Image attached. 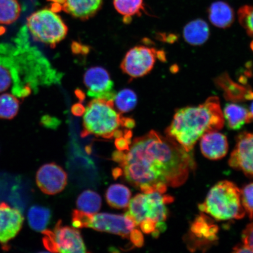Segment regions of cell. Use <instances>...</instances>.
I'll return each mask as SVG.
<instances>
[{
  "label": "cell",
  "instance_id": "6da1fadb",
  "mask_svg": "<svg viewBox=\"0 0 253 253\" xmlns=\"http://www.w3.org/2000/svg\"><path fill=\"white\" fill-rule=\"evenodd\" d=\"M127 151L120 166L126 181L145 194L181 186L196 167L192 152L156 131L135 138Z\"/></svg>",
  "mask_w": 253,
  "mask_h": 253
},
{
  "label": "cell",
  "instance_id": "7a4b0ae2",
  "mask_svg": "<svg viewBox=\"0 0 253 253\" xmlns=\"http://www.w3.org/2000/svg\"><path fill=\"white\" fill-rule=\"evenodd\" d=\"M224 122L219 100L211 96L201 105L177 110L166 134L190 153L202 136L220 130Z\"/></svg>",
  "mask_w": 253,
  "mask_h": 253
},
{
  "label": "cell",
  "instance_id": "3957f363",
  "mask_svg": "<svg viewBox=\"0 0 253 253\" xmlns=\"http://www.w3.org/2000/svg\"><path fill=\"white\" fill-rule=\"evenodd\" d=\"M199 209L216 220L241 219L246 214L242 205L241 190L229 181L215 184L203 203L199 205Z\"/></svg>",
  "mask_w": 253,
  "mask_h": 253
},
{
  "label": "cell",
  "instance_id": "277c9868",
  "mask_svg": "<svg viewBox=\"0 0 253 253\" xmlns=\"http://www.w3.org/2000/svg\"><path fill=\"white\" fill-rule=\"evenodd\" d=\"M123 117L117 112L113 100L94 99L84 114V130L82 135L94 134L110 139L122 125Z\"/></svg>",
  "mask_w": 253,
  "mask_h": 253
},
{
  "label": "cell",
  "instance_id": "5b68a950",
  "mask_svg": "<svg viewBox=\"0 0 253 253\" xmlns=\"http://www.w3.org/2000/svg\"><path fill=\"white\" fill-rule=\"evenodd\" d=\"M27 27L35 40L52 47L61 42L68 32L64 21L52 9L34 12L28 18Z\"/></svg>",
  "mask_w": 253,
  "mask_h": 253
},
{
  "label": "cell",
  "instance_id": "8992f818",
  "mask_svg": "<svg viewBox=\"0 0 253 253\" xmlns=\"http://www.w3.org/2000/svg\"><path fill=\"white\" fill-rule=\"evenodd\" d=\"M43 243L46 249L52 252L64 253H86V248L80 232L68 226H62V221L56 224L53 232H42Z\"/></svg>",
  "mask_w": 253,
  "mask_h": 253
},
{
  "label": "cell",
  "instance_id": "52a82bcc",
  "mask_svg": "<svg viewBox=\"0 0 253 253\" xmlns=\"http://www.w3.org/2000/svg\"><path fill=\"white\" fill-rule=\"evenodd\" d=\"M157 52L153 48L137 46L128 50L121 64L123 72L131 78L144 77L153 69Z\"/></svg>",
  "mask_w": 253,
  "mask_h": 253
},
{
  "label": "cell",
  "instance_id": "ba28073f",
  "mask_svg": "<svg viewBox=\"0 0 253 253\" xmlns=\"http://www.w3.org/2000/svg\"><path fill=\"white\" fill-rule=\"evenodd\" d=\"M136 226L134 220L127 212L124 215L101 213L91 214L88 227L128 239Z\"/></svg>",
  "mask_w": 253,
  "mask_h": 253
},
{
  "label": "cell",
  "instance_id": "9c48e42d",
  "mask_svg": "<svg viewBox=\"0 0 253 253\" xmlns=\"http://www.w3.org/2000/svg\"><path fill=\"white\" fill-rule=\"evenodd\" d=\"M229 164L246 176L253 177V132H242L237 135Z\"/></svg>",
  "mask_w": 253,
  "mask_h": 253
},
{
  "label": "cell",
  "instance_id": "30bf717a",
  "mask_svg": "<svg viewBox=\"0 0 253 253\" xmlns=\"http://www.w3.org/2000/svg\"><path fill=\"white\" fill-rule=\"evenodd\" d=\"M84 83L88 96L94 99L113 100L115 96L113 82L105 69L95 66L88 69L84 76Z\"/></svg>",
  "mask_w": 253,
  "mask_h": 253
},
{
  "label": "cell",
  "instance_id": "8fae6325",
  "mask_svg": "<svg viewBox=\"0 0 253 253\" xmlns=\"http://www.w3.org/2000/svg\"><path fill=\"white\" fill-rule=\"evenodd\" d=\"M67 173L55 163L41 167L36 175L38 186L47 195H55L62 192L67 184Z\"/></svg>",
  "mask_w": 253,
  "mask_h": 253
},
{
  "label": "cell",
  "instance_id": "7c38bea8",
  "mask_svg": "<svg viewBox=\"0 0 253 253\" xmlns=\"http://www.w3.org/2000/svg\"><path fill=\"white\" fill-rule=\"evenodd\" d=\"M23 221V215L17 209L0 202V243L4 248L20 232Z\"/></svg>",
  "mask_w": 253,
  "mask_h": 253
},
{
  "label": "cell",
  "instance_id": "4fadbf2b",
  "mask_svg": "<svg viewBox=\"0 0 253 253\" xmlns=\"http://www.w3.org/2000/svg\"><path fill=\"white\" fill-rule=\"evenodd\" d=\"M56 8L81 20L89 19L99 10L103 0H50Z\"/></svg>",
  "mask_w": 253,
  "mask_h": 253
},
{
  "label": "cell",
  "instance_id": "5bb4252c",
  "mask_svg": "<svg viewBox=\"0 0 253 253\" xmlns=\"http://www.w3.org/2000/svg\"><path fill=\"white\" fill-rule=\"evenodd\" d=\"M202 154L211 160L223 158L228 152L229 145L226 135L218 131L209 132L200 139Z\"/></svg>",
  "mask_w": 253,
  "mask_h": 253
},
{
  "label": "cell",
  "instance_id": "9a60e30c",
  "mask_svg": "<svg viewBox=\"0 0 253 253\" xmlns=\"http://www.w3.org/2000/svg\"><path fill=\"white\" fill-rule=\"evenodd\" d=\"M223 118L227 127L239 130L243 126L253 122L251 111L246 107L236 103H227L223 110Z\"/></svg>",
  "mask_w": 253,
  "mask_h": 253
},
{
  "label": "cell",
  "instance_id": "2e32d148",
  "mask_svg": "<svg viewBox=\"0 0 253 253\" xmlns=\"http://www.w3.org/2000/svg\"><path fill=\"white\" fill-rule=\"evenodd\" d=\"M209 18L211 23L218 28H227L235 20V14L232 7L223 1L213 3L209 9Z\"/></svg>",
  "mask_w": 253,
  "mask_h": 253
},
{
  "label": "cell",
  "instance_id": "e0dca14e",
  "mask_svg": "<svg viewBox=\"0 0 253 253\" xmlns=\"http://www.w3.org/2000/svg\"><path fill=\"white\" fill-rule=\"evenodd\" d=\"M210 31L208 25L204 20L198 19L190 22L183 29V37L192 45H201L210 37Z\"/></svg>",
  "mask_w": 253,
  "mask_h": 253
},
{
  "label": "cell",
  "instance_id": "ac0fdd59",
  "mask_svg": "<svg viewBox=\"0 0 253 253\" xmlns=\"http://www.w3.org/2000/svg\"><path fill=\"white\" fill-rule=\"evenodd\" d=\"M218 227L207 216L202 214L197 217L191 227L192 235L202 242H212L217 239Z\"/></svg>",
  "mask_w": 253,
  "mask_h": 253
},
{
  "label": "cell",
  "instance_id": "d6986e66",
  "mask_svg": "<svg viewBox=\"0 0 253 253\" xmlns=\"http://www.w3.org/2000/svg\"><path fill=\"white\" fill-rule=\"evenodd\" d=\"M131 196L130 190L126 186L122 184H114L107 190L106 198L111 207L124 209L128 207Z\"/></svg>",
  "mask_w": 253,
  "mask_h": 253
},
{
  "label": "cell",
  "instance_id": "ffe728a7",
  "mask_svg": "<svg viewBox=\"0 0 253 253\" xmlns=\"http://www.w3.org/2000/svg\"><path fill=\"white\" fill-rule=\"evenodd\" d=\"M51 217V213L49 209L45 207L34 206L31 207L28 213V223L32 229L37 232H43Z\"/></svg>",
  "mask_w": 253,
  "mask_h": 253
},
{
  "label": "cell",
  "instance_id": "44dd1931",
  "mask_svg": "<svg viewBox=\"0 0 253 253\" xmlns=\"http://www.w3.org/2000/svg\"><path fill=\"white\" fill-rule=\"evenodd\" d=\"M79 211L87 214L96 213L102 206V199L96 192L86 190L79 195L77 201Z\"/></svg>",
  "mask_w": 253,
  "mask_h": 253
},
{
  "label": "cell",
  "instance_id": "7402d4cb",
  "mask_svg": "<svg viewBox=\"0 0 253 253\" xmlns=\"http://www.w3.org/2000/svg\"><path fill=\"white\" fill-rule=\"evenodd\" d=\"M113 4L116 11L124 16L128 23L131 17L135 15H140L144 10L143 0H113Z\"/></svg>",
  "mask_w": 253,
  "mask_h": 253
},
{
  "label": "cell",
  "instance_id": "603a6c76",
  "mask_svg": "<svg viewBox=\"0 0 253 253\" xmlns=\"http://www.w3.org/2000/svg\"><path fill=\"white\" fill-rule=\"evenodd\" d=\"M21 8L17 0H0V24H11L20 17Z\"/></svg>",
  "mask_w": 253,
  "mask_h": 253
},
{
  "label": "cell",
  "instance_id": "cb8c5ba5",
  "mask_svg": "<svg viewBox=\"0 0 253 253\" xmlns=\"http://www.w3.org/2000/svg\"><path fill=\"white\" fill-rule=\"evenodd\" d=\"M113 103L119 112L128 113L134 109L137 103V94L133 90L125 88L115 95Z\"/></svg>",
  "mask_w": 253,
  "mask_h": 253
},
{
  "label": "cell",
  "instance_id": "d4e9b609",
  "mask_svg": "<svg viewBox=\"0 0 253 253\" xmlns=\"http://www.w3.org/2000/svg\"><path fill=\"white\" fill-rule=\"evenodd\" d=\"M19 107V101L14 95L9 93L0 95V118H14L17 115Z\"/></svg>",
  "mask_w": 253,
  "mask_h": 253
},
{
  "label": "cell",
  "instance_id": "484cf974",
  "mask_svg": "<svg viewBox=\"0 0 253 253\" xmlns=\"http://www.w3.org/2000/svg\"><path fill=\"white\" fill-rule=\"evenodd\" d=\"M239 19L242 25L250 36L253 37V7L245 5L240 8Z\"/></svg>",
  "mask_w": 253,
  "mask_h": 253
},
{
  "label": "cell",
  "instance_id": "4316f807",
  "mask_svg": "<svg viewBox=\"0 0 253 253\" xmlns=\"http://www.w3.org/2000/svg\"><path fill=\"white\" fill-rule=\"evenodd\" d=\"M241 199L246 214L250 219H253V182L249 183L241 189Z\"/></svg>",
  "mask_w": 253,
  "mask_h": 253
},
{
  "label": "cell",
  "instance_id": "83f0119b",
  "mask_svg": "<svg viewBox=\"0 0 253 253\" xmlns=\"http://www.w3.org/2000/svg\"><path fill=\"white\" fill-rule=\"evenodd\" d=\"M13 82L11 72L7 66L0 63V93L8 89Z\"/></svg>",
  "mask_w": 253,
  "mask_h": 253
},
{
  "label": "cell",
  "instance_id": "f1b7e54d",
  "mask_svg": "<svg viewBox=\"0 0 253 253\" xmlns=\"http://www.w3.org/2000/svg\"><path fill=\"white\" fill-rule=\"evenodd\" d=\"M91 214H87L84 211L74 210L72 213V224L75 228L80 229L88 227Z\"/></svg>",
  "mask_w": 253,
  "mask_h": 253
},
{
  "label": "cell",
  "instance_id": "f546056e",
  "mask_svg": "<svg viewBox=\"0 0 253 253\" xmlns=\"http://www.w3.org/2000/svg\"><path fill=\"white\" fill-rule=\"evenodd\" d=\"M242 243L253 253V221L249 223L242 233Z\"/></svg>",
  "mask_w": 253,
  "mask_h": 253
},
{
  "label": "cell",
  "instance_id": "4dcf8cb0",
  "mask_svg": "<svg viewBox=\"0 0 253 253\" xmlns=\"http://www.w3.org/2000/svg\"><path fill=\"white\" fill-rule=\"evenodd\" d=\"M129 237L132 244H133L137 248H141L144 245V237L140 230L138 229L132 230L129 234Z\"/></svg>",
  "mask_w": 253,
  "mask_h": 253
},
{
  "label": "cell",
  "instance_id": "1f68e13d",
  "mask_svg": "<svg viewBox=\"0 0 253 253\" xmlns=\"http://www.w3.org/2000/svg\"><path fill=\"white\" fill-rule=\"evenodd\" d=\"M139 225H140L142 232L145 234H150L156 230L157 223L153 220L145 219L142 220Z\"/></svg>",
  "mask_w": 253,
  "mask_h": 253
},
{
  "label": "cell",
  "instance_id": "d6a6232c",
  "mask_svg": "<svg viewBox=\"0 0 253 253\" xmlns=\"http://www.w3.org/2000/svg\"><path fill=\"white\" fill-rule=\"evenodd\" d=\"M115 145L117 149L119 151H128L129 149L128 141L122 137L116 138Z\"/></svg>",
  "mask_w": 253,
  "mask_h": 253
},
{
  "label": "cell",
  "instance_id": "836d02e7",
  "mask_svg": "<svg viewBox=\"0 0 253 253\" xmlns=\"http://www.w3.org/2000/svg\"><path fill=\"white\" fill-rule=\"evenodd\" d=\"M126 154L123 153L122 151H116L114 152L112 155L113 160L116 161V162L119 163L120 164H122L125 160Z\"/></svg>",
  "mask_w": 253,
  "mask_h": 253
},
{
  "label": "cell",
  "instance_id": "e575fe53",
  "mask_svg": "<svg viewBox=\"0 0 253 253\" xmlns=\"http://www.w3.org/2000/svg\"><path fill=\"white\" fill-rule=\"evenodd\" d=\"M85 108L81 103L75 104L72 108V112L76 116H81L84 115Z\"/></svg>",
  "mask_w": 253,
  "mask_h": 253
},
{
  "label": "cell",
  "instance_id": "d590c367",
  "mask_svg": "<svg viewBox=\"0 0 253 253\" xmlns=\"http://www.w3.org/2000/svg\"><path fill=\"white\" fill-rule=\"evenodd\" d=\"M234 253H253L251 249H250L248 246L243 244L237 245L233 248Z\"/></svg>",
  "mask_w": 253,
  "mask_h": 253
},
{
  "label": "cell",
  "instance_id": "8d00e7d4",
  "mask_svg": "<svg viewBox=\"0 0 253 253\" xmlns=\"http://www.w3.org/2000/svg\"><path fill=\"white\" fill-rule=\"evenodd\" d=\"M135 125V121L133 119L130 118H123L122 126H125L128 129L134 128Z\"/></svg>",
  "mask_w": 253,
  "mask_h": 253
},
{
  "label": "cell",
  "instance_id": "74e56055",
  "mask_svg": "<svg viewBox=\"0 0 253 253\" xmlns=\"http://www.w3.org/2000/svg\"><path fill=\"white\" fill-rule=\"evenodd\" d=\"M123 173V169H122L117 168V169H114L113 170V176H114V178L116 179L119 178L120 176H121Z\"/></svg>",
  "mask_w": 253,
  "mask_h": 253
},
{
  "label": "cell",
  "instance_id": "f35d334b",
  "mask_svg": "<svg viewBox=\"0 0 253 253\" xmlns=\"http://www.w3.org/2000/svg\"><path fill=\"white\" fill-rule=\"evenodd\" d=\"M123 132L121 130H120V129H117V130L115 132V133H114L113 137H115V138H120L121 137H123Z\"/></svg>",
  "mask_w": 253,
  "mask_h": 253
},
{
  "label": "cell",
  "instance_id": "ab89813d",
  "mask_svg": "<svg viewBox=\"0 0 253 253\" xmlns=\"http://www.w3.org/2000/svg\"><path fill=\"white\" fill-rule=\"evenodd\" d=\"M250 111H251V112L252 114V115L253 116V102L252 104L251 109H250Z\"/></svg>",
  "mask_w": 253,
  "mask_h": 253
},
{
  "label": "cell",
  "instance_id": "60d3db41",
  "mask_svg": "<svg viewBox=\"0 0 253 253\" xmlns=\"http://www.w3.org/2000/svg\"><path fill=\"white\" fill-rule=\"evenodd\" d=\"M251 48L253 50V41L252 43H251Z\"/></svg>",
  "mask_w": 253,
  "mask_h": 253
}]
</instances>
